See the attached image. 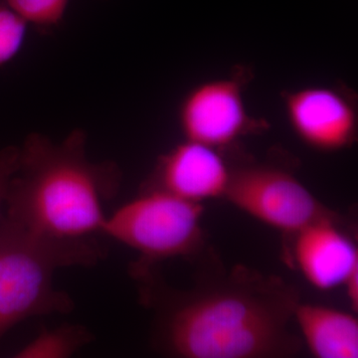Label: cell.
Masks as SVG:
<instances>
[{
	"mask_svg": "<svg viewBox=\"0 0 358 358\" xmlns=\"http://www.w3.org/2000/svg\"><path fill=\"white\" fill-rule=\"evenodd\" d=\"M155 266L131 267L154 313L152 345L176 358H289L303 341L292 331L300 291L275 275L216 260L192 289L169 286Z\"/></svg>",
	"mask_w": 358,
	"mask_h": 358,
	"instance_id": "cell-1",
	"label": "cell"
},
{
	"mask_svg": "<svg viewBox=\"0 0 358 358\" xmlns=\"http://www.w3.org/2000/svg\"><path fill=\"white\" fill-rule=\"evenodd\" d=\"M86 145L82 129L58 143L30 134L7 189L6 217L28 232L60 241L101 233L107 217L103 204L117 195L122 173L115 162L90 160Z\"/></svg>",
	"mask_w": 358,
	"mask_h": 358,
	"instance_id": "cell-2",
	"label": "cell"
},
{
	"mask_svg": "<svg viewBox=\"0 0 358 358\" xmlns=\"http://www.w3.org/2000/svg\"><path fill=\"white\" fill-rule=\"evenodd\" d=\"M95 237L60 241L0 221V341L14 326L40 315L70 313L74 301L54 287L56 271L92 267L105 258Z\"/></svg>",
	"mask_w": 358,
	"mask_h": 358,
	"instance_id": "cell-3",
	"label": "cell"
},
{
	"mask_svg": "<svg viewBox=\"0 0 358 358\" xmlns=\"http://www.w3.org/2000/svg\"><path fill=\"white\" fill-rule=\"evenodd\" d=\"M203 214V204L141 189L136 199L106 217L101 233L140 254L134 267L179 257L195 259L204 251Z\"/></svg>",
	"mask_w": 358,
	"mask_h": 358,
	"instance_id": "cell-4",
	"label": "cell"
},
{
	"mask_svg": "<svg viewBox=\"0 0 358 358\" xmlns=\"http://www.w3.org/2000/svg\"><path fill=\"white\" fill-rule=\"evenodd\" d=\"M223 199L289 236L315 221L339 216L322 203L293 171L275 164L231 167Z\"/></svg>",
	"mask_w": 358,
	"mask_h": 358,
	"instance_id": "cell-5",
	"label": "cell"
},
{
	"mask_svg": "<svg viewBox=\"0 0 358 358\" xmlns=\"http://www.w3.org/2000/svg\"><path fill=\"white\" fill-rule=\"evenodd\" d=\"M241 80L218 78L193 87L181 101L178 124L185 140L219 150L260 129L250 117Z\"/></svg>",
	"mask_w": 358,
	"mask_h": 358,
	"instance_id": "cell-6",
	"label": "cell"
},
{
	"mask_svg": "<svg viewBox=\"0 0 358 358\" xmlns=\"http://www.w3.org/2000/svg\"><path fill=\"white\" fill-rule=\"evenodd\" d=\"M284 109L293 133L313 150L336 152L357 141V107L341 90L308 86L287 92Z\"/></svg>",
	"mask_w": 358,
	"mask_h": 358,
	"instance_id": "cell-7",
	"label": "cell"
},
{
	"mask_svg": "<svg viewBox=\"0 0 358 358\" xmlns=\"http://www.w3.org/2000/svg\"><path fill=\"white\" fill-rule=\"evenodd\" d=\"M230 178L231 166L222 150L183 140L160 155L141 189L159 190L203 204L207 200L223 199Z\"/></svg>",
	"mask_w": 358,
	"mask_h": 358,
	"instance_id": "cell-8",
	"label": "cell"
},
{
	"mask_svg": "<svg viewBox=\"0 0 358 358\" xmlns=\"http://www.w3.org/2000/svg\"><path fill=\"white\" fill-rule=\"evenodd\" d=\"M291 237L292 261L313 288L331 291L343 287L358 266L357 242L341 216L315 221Z\"/></svg>",
	"mask_w": 358,
	"mask_h": 358,
	"instance_id": "cell-9",
	"label": "cell"
},
{
	"mask_svg": "<svg viewBox=\"0 0 358 358\" xmlns=\"http://www.w3.org/2000/svg\"><path fill=\"white\" fill-rule=\"evenodd\" d=\"M357 313H346L319 303H300L294 322L300 329L301 341L317 358H357Z\"/></svg>",
	"mask_w": 358,
	"mask_h": 358,
	"instance_id": "cell-10",
	"label": "cell"
},
{
	"mask_svg": "<svg viewBox=\"0 0 358 358\" xmlns=\"http://www.w3.org/2000/svg\"><path fill=\"white\" fill-rule=\"evenodd\" d=\"M87 327L64 324L56 329H42L38 336L21 348L14 357L68 358L93 341Z\"/></svg>",
	"mask_w": 358,
	"mask_h": 358,
	"instance_id": "cell-11",
	"label": "cell"
},
{
	"mask_svg": "<svg viewBox=\"0 0 358 358\" xmlns=\"http://www.w3.org/2000/svg\"><path fill=\"white\" fill-rule=\"evenodd\" d=\"M70 0H3L28 25L50 29L64 20Z\"/></svg>",
	"mask_w": 358,
	"mask_h": 358,
	"instance_id": "cell-12",
	"label": "cell"
},
{
	"mask_svg": "<svg viewBox=\"0 0 358 358\" xmlns=\"http://www.w3.org/2000/svg\"><path fill=\"white\" fill-rule=\"evenodd\" d=\"M27 30V23L6 3L0 2V68L20 53Z\"/></svg>",
	"mask_w": 358,
	"mask_h": 358,
	"instance_id": "cell-13",
	"label": "cell"
},
{
	"mask_svg": "<svg viewBox=\"0 0 358 358\" xmlns=\"http://www.w3.org/2000/svg\"><path fill=\"white\" fill-rule=\"evenodd\" d=\"M20 148L7 147L0 152V211L6 204L9 182L18 169Z\"/></svg>",
	"mask_w": 358,
	"mask_h": 358,
	"instance_id": "cell-14",
	"label": "cell"
},
{
	"mask_svg": "<svg viewBox=\"0 0 358 358\" xmlns=\"http://www.w3.org/2000/svg\"><path fill=\"white\" fill-rule=\"evenodd\" d=\"M343 288L345 289L348 303L352 307V313H357L358 310V266L353 268L346 278Z\"/></svg>",
	"mask_w": 358,
	"mask_h": 358,
	"instance_id": "cell-15",
	"label": "cell"
}]
</instances>
